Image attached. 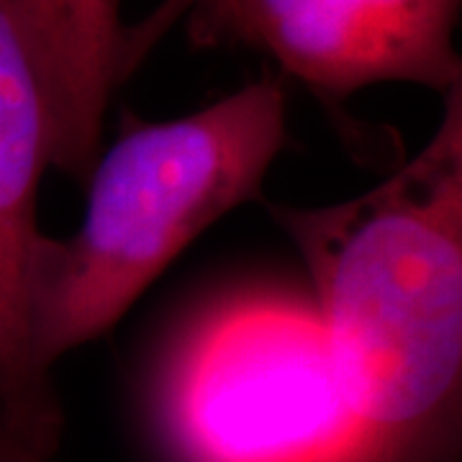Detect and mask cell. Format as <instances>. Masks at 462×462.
<instances>
[{"instance_id": "obj_1", "label": "cell", "mask_w": 462, "mask_h": 462, "mask_svg": "<svg viewBox=\"0 0 462 462\" xmlns=\"http://www.w3.org/2000/svg\"><path fill=\"white\" fill-rule=\"evenodd\" d=\"M419 154L357 199L273 208L311 300L365 462H424L462 375V90Z\"/></svg>"}, {"instance_id": "obj_2", "label": "cell", "mask_w": 462, "mask_h": 462, "mask_svg": "<svg viewBox=\"0 0 462 462\" xmlns=\"http://www.w3.org/2000/svg\"><path fill=\"white\" fill-rule=\"evenodd\" d=\"M288 142L281 83H249L199 114L139 121L100 152L80 229L42 234L29 334L42 370L114 327L167 264L231 208L254 200Z\"/></svg>"}, {"instance_id": "obj_3", "label": "cell", "mask_w": 462, "mask_h": 462, "mask_svg": "<svg viewBox=\"0 0 462 462\" xmlns=\"http://www.w3.org/2000/svg\"><path fill=\"white\" fill-rule=\"evenodd\" d=\"M170 462H365L309 293L218 298L170 346L154 388Z\"/></svg>"}, {"instance_id": "obj_4", "label": "cell", "mask_w": 462, "mask_h": 462, "mask_svg": "<svg viewBox=\"0 0 462 462\" xmlns=\"http://www.w3.org/2000/svg\"><path fill=\"white\" fill-rule=\"evenodd\" d=\"M190 39L242 44L327 98L378 83L452 93L460 0H196Z\"/></svg>"}, {"instance_id": "obj_5", "label": "cell", "mask_w": 462, "mask_h": 462, "mask_svg": "<svg viewBox=\"0 0 462 462\" xmlns=\"http://www.w3.org/2000/svg\"><path fill=\"white\" fill-rule=\"evenodd\" d=\"M51 167V116L8 0H0V421L3 442L47 457L60 409L29 334L36 199Z\"/></svg>"}, {"instance_id": "obj_6", "label": "cell", "mask_w": 462, "mask_h": 462, "mask_svg": "<svg viewBox=\"0 0 462 462\" xmlns=\"http://www.w3.org/2000/svg\"><path fill=\"white\" fill-rule=\"evenodd\" d=\"M121 0H8L51 116V167L88 180L103 152V116L124 80Z\"/></svg>"}, {"instance_id": "obj_7", "label": "cell", "mask_w": 462, "mask_h": 462, "mask_svg": "<svg viewBox=\"0 0 462 462\" xmlns=\"http://www.w3.org/2000/svg\"><path fill=\"white\" fill-rule=\"evenodd\" d=\"M196 0H165L152 16H149L147 23L136 26L132 32L124 33V60H121V72L124 78L132 72L134 67L139 65V60L144 57V51L165 33V29L178 21V18L185 14V8H190Z\"/></svg>"}, {"instance_id": "obj_8", "label": "cell", "mask_w": 462, "mask_h": 462, "mask_svg": "<svg viewBox=\"0 0 462 462\" xmlns=\"http://www.w3.org/2000/svg\"><path fill=\"white\" fill-rule=\"evenodd\" d=\"M3 455H5V462H47V457L23 452V449H16V447L5 445V442H3Z\"/></svg>"}, {"instance_id": "obj_9", "label": "cell", "mask_w": 462, "mask_h": 462, "mask_svg": "<svg viewBox=\"0 0 462 462\" xmlns=\"http://www.w3.org/2000/svg\"><path fill=\"white\" fill-rule=\"evenodd\" d=\"M0 462H5V455H3V442H0Z\"/></svg>"}]
</instances>
